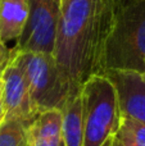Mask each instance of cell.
<instances>
[{
    "mask_svg": "<svg viewBox=\"0 0 145 146\" xmlns=\"http://www.w3.org/2000/svg\"><path fill=\"white\" fill-rule=\"evenodd\" d=\"M120 0H61L53 55L73 94L98 73L100 50Z\"/></svg>",
    "mask_w": 145,
    "mask_h": 146,
    "instance_id": "cell-1",
    "label": "cell"
},
{
    "mask_svg": "<svg viewBox=\"0 0 145 146\" xmlns=\"http://www.w3.org/2000/svg\"><path fill=\"white\" fill-rule=\"evenodd\" d=\"M109 69L145 73V0L117 3L98 62V73Z\"/></svg>",
    "mask_w": 145,
    "mask_h": 146,
    "instance_id": "cell-2",
    "label": "cell"
},
{
    "mask_svg": "<svg viewBox=\"0 0 145 146\" xmlns=\"http://www.w3.org/2000/svg\"><path fill=\"white\" fill-rule=\"evenodd\" d=\"M84 144L82 146H102L116 136L121 123V111L116 90L102 73L89 77L81 91Z\"/></svg>",
    "mask_w": 145,
    "mask_h": 146,
    "instance_id": "cell-3",
    "label": "cell"
},
{
    "mask_svg": "<svg viewBox=\"0 0 145 146\" xmlns=\"http://www.w3.org/2000/svg\"><path fill=\"white\" fill-rule=\"evenodd\" d=\"M13 62L25 76L37 113L49 109H62L71 96L77 95L72 92L59 71L53 54L14 53Z\"/></svg>",
    "mask_w": 145,
    "mask_h": 146,
    "instance_id": "cell-4",
    "label": "cell"
},
{
    "mask_svg": "<svg viewBox=\"0 0 145 146\" xmlns=\"http://www.w3.org/2000/svg\"><path fill=\"white\" fill-rule=\"evenodd\" d=\"M58 15L59 5L54 0H28L27 22L12 50L53 54Z\"/></svg>",
    "mask_w": 145,
    "mask_h": 146,
    "instance_id": "cell-5",
    "label": "cell"
},
{
    "mask_svg": "<svg viewBox=\"0 0 145 146\" xmlns=\"http://www.w3.org/2000/svg\"><path fill=\"white\" fill-rule=\"evenodd\" d=\"M102 74L114 87L121 117L145 123V77L143 73L109 69Z\"/></svg>",
    "mask_w": 145,
    "mask_h": 146,
    "instance_id": "cell-6",
    "label": "cell"
},
{
    "mask_svg": "<svg viewBox=\"0 0 145 146\" xmlns=\"http://www.w3.org/2000/svg\"><path fill=\"white\" fill-rule=\"evenodd\" d=\"M1 80L5 104V121L17 119L30 123L39 113L33 105L26 78L19 67L12 62L3 73Z\"/></svg>",
    "mask_w": 145,
    "mask_h": 146,
    "instance_id": "cell-7",
    "label": "cell"
},
{
    "mask_svg": "<svg viewBox=\"0 0 145 146\" xmlns=\"http://www.w3.org/2000/svg\"><path fill=\"white\" fill-rule=\"evenodd\" d=\"M27 146H59L62 140V110L49 109L39 113L26 129Z\"/></svg>",
    "mask_w": 145,
    "mask_h": 146,
    "instance_id": "cell-8",
    "label": "cell"
},
{
    "mask_svg": "<svg viewBox=\"0 0 145 146\" xmlns=\"http://www.w3.org/2000/svg\"><path fill=\"white\" fill-rule=\"evenodd\" d=\"M28 17V0H0V40L17 41Z\"/></svg>",
    "mask_w": 145,
    "mask_h": 146,
    "instance_id": "cell-9",
    "label": "cell"
},
{
    "mask_svg": "<svg viewBox=\"0 0 145 146\" xmlns=\"http://www.w3.org/2000/svg\"><path fill=\"white\" fill-rule=\"evenodd\" d=\"M62 110V140L64 146H82L84 144V122L80 94L66 101Z\"/></svg>",
    "mask_w": 145,
    "mask_h": 146,
    "instance_id": "cell-10",
    "label": "cell"
},
{
    "mask_svg": "<svg viewBox=\"0 0 145 146\" xmlns=\"http://www.w3.org/2000/svg\"><path fill=\"white\" fill-rule=\"evenodd\" d=\"M26 122L9 119L0 126V146H27Z\"/></svg>",
    "mask_w": 145,
    "mask_h": 146,
    "instance_id": "cell-11",
    "label": "cell"
},
{
    "mask_svg": "<svg viewBox=\"0 0 145 146\" xmlns=\"http://www.w3.org/2000/svg\"><path fill=\"white\" fill-rule=\"evenodd\" d=\"M116 137L131 146H145V123L130 118H121Z\"/></svg>",
    "mask_w": 145,
    "mask_h": 146,
    "instance_id": "cell-12",
    "label": "cell"
},
{
    "mask_svg": "<svg viewBox=\"0 0 145 146\" xmlns=\"http://www.w3.org/2000/svg\"><path fill=\"white\" fill-rule=\"evenodd\" d=\"M14 59V53L12 49H9L1 40H0V78H1L4 71L8 68L10 63Z\"/></svg>",
    "mask_w": 145,
    "mask_h": 146,
    "instance_id": "cell-13",
    "label": "cell"
},
{
    "mask_svg": "<svg viewBox=\"0 0 145 146\" xmlns=\"http://www.w3.org/2000/svg\"><path fill=\"white\" fill-rule=\"evenodd\" d=\"M5 121V104H4V92H3V80L0 78V126Z\"/></svg>",
    "mask_w": 145,
    "mask_h": 146,
    "instance_id": "cell-14",
    "label": "cell"
},
{
    "mask_svg": "<svg viewBox=\"0 0 145 146\" xmlns=\"http://www.w3.org/2000/svg\"><path fill=\"white\" fill-rule=\"evenodd\" d=\"M113 146H131V145H130V144H127V142L121 141V140H118L117 137L114 136V141H113Z\"/></svg>",
    "mask_w": 145,
    "mask_h": 146,
    "instance_id": "cell-15",
    "label": "cell"
},
{
    "mask_svg": "<svg viewBox=\"0 0 145 146\" xmlns=\"http://www.w3.org/2000/svg\"><path fill=\"white\" fill-rule=\"evenodd\" d=\"M113 141H114V136L113 137H110V139H108L107 141L104 142L102 146H113Z\"/></svg>",
    "mask_w": 145,
    "mask_h": 146,
    "instance_id": "cell-16",
    "label": "cell"
},
{
    "mask_svg": "<svg viewBox=\"0 0 145 146\" xmlns=\"http://www.w3.org/2000/svg\"><path fill=\"white\" fill-rule=\"evenodd\" d=\"M54 1H55V3H57V4H58V5H59V3H61V0H54Z\"/></svg>",
    "mask_w": 145,
    "mask_h": 146,
    "instance_id": "cell-17",
    "label": "cell"
},
{
    "mask_svg": "<svg viewBox=\"0 0 145 146\" xmlns=\"http://www.w3.org/2000/svg\"><path fill=\"white\" fill-rule=\"evenodd\" d=\"M59 146H64V144H63V141H62V142H61V145H59Z\"/></svg>",
    "mask_w": 145,
    "mask_h": 146,
    "instance_id": "cell-18",
    "label": "cell"
},
{
    "mask_svg": "<svg viewBox=\"0 0 145 146\" xmlns=\"http://www.w3.org/2000/svg\"><path fill=\"white\" fill-rule=\"evenodd\" d=\"M143 74H144V77H145V73H143Z\"/></svg>",
    "mask_w": 145,
    "mask_h": 146,
    "instance_id": "cell-19",
    "label": "cell"
}]
</instances>
